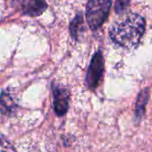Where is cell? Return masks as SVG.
<instances>
[{
  "mask_svg": "<svg viewBox=\"0 0 152 152\" xmlns=\"http://www.w3.org/2000/svg\"><path fill=\"white\" fill-rule=\"evenodd\" d=\"M12 5L22 15L32 17L41 15L48 7L45 0H13Z\"/></svg>",
  "mask_w": 152,
  "mask_h": 152,
  "instance_id": "4",
  "label": "cell"
},
{
  "mask_svg": "<svg viewBox=\"0 0 152 152\" xmlns=\"http://www.w3.org/2000/svg\"><path fill=\"white\" fill-rule=\"evenodd\" d=\"M0 152H17L14 145L2 134H0Z\"/></svg>",
  "mask_w": 152,
  "mask_h": 152,
  "instance_id": "9",
  "label": "cell"
},
{
  "mask_svg": "<svg viewBox=\"0 0 152 152\" xmlns=\"http://www.w3.org/2000/svg\"><path fill=\"white\" fill-rule=\"evenodd\" d=\"M17 109V104L8 91H2L0 95V112L6 115H12Z\"/></svg>",
  "mask_w": 152,
  "mask_h": 152,
  "instance_id": "6",
  "label": "cell"
},
{
  "mask_svg": "<svg viewBox=\"0 0 152 152\" xmlns=\"http://www.w3.org/2000/svg\"><path fill=\"white\" fill-rule=\"evenodd\" d=\"M145 28V19L138 14L132 13L111 27L109 36L112 41L118 46L131 48L140 43Z\"/></svg>",
  "mask_w": 152,
  "mask_h": 152,
  "instance_id": "1",
  "label": "cell"
},
{
  "mask_svg": "<svg viewBox=\"0 0 152 152\" xmlns=\"http://www.w3.org/2000/svg\"><path fill=\"white\" fill-rule=\"evenodd\" d=\"M104 72V57L100 50L97 51L91 61L90 66L86 73V85L91 90H95L103 76Z\"/></svg>",
  "mask_w": 152,
  "mask_h": 152,
  "instance_id": "3",
  "label": "cell"
},
{
  "mask_svg": "<svg viewBox=\"0 0 152 152\" xmlns=\"http://www.w3.org/2000/svg\"><path fill=\"white\" fill-rule=\"evenodd\" d=\"M131 0H115V10L117 14H122L129 7Z\"/></svg>",
  "mask_w": 152,
  "mask_h": 152,
  "instance_id": "10",
  "label": "cell"
},
{
  "mask_svg": "<svg viewBox=\"0 0 152 152\" xmlns=\"http://www.w3.org/2000/svg\"><path fill=\"white\" fill-rule=\"evenodd\" d=\"M83 15L80 13L76 15L71 24H70V33L72 38L75 40V41H79L80 38L82 37L83 33Z\"/></svg>",
  "mask_w": 152,
  "mask_h": 152,
  "instance_id": "8",
  "label": "cell"
},
{
  "mask_svg": "<svg viewBox=\"0 0 152 152\" xmlns=\"http://www.w3.org/2000/svg\"><path fill=\"white\" fill-rule=\"evenodd\" d=\"M52 92H53V106L54 110L58 116L64 115L69 108V100H70V94L67 89L64 86L59 84L52 83L51 86Z\"/></svg>",
  "mask_w": 152,
  "mask_h": 152,
  "instance_id": "5",
  "label": "cell"
},
{
  "mask_svg": "<svg viewBox=\"0 0 152 152\" xmlns=\"http://www.w3.org/2000/svg\"><path fill=\"white\" fill-rule=\"evenodd\" d=\"M149 96V90L148 88H144L141 90L138 95L135 107H134V117L136 121H140L144 113H145V107L148 100Z\"/></svg>",
  "mask_w": 152,
  "mask_h": 152,
  "instance_id": "7",
  "label": "cell"
},
{
  "mask_svg": "<svg viewBox=\"0 0 152 152\" xmlns=\"http://www.w3.org/2000/svg\"><path fill=\"white\" fill-rule=\"evenodd\" d=\"M112 0H88L86 6V21L92 31L99 29L107 21Z\"/></svg>",
  "mask_w": 152,
  "mask_h": 152,
  "instance_id": "2",
  "label": "cell"
}]
</instances>
